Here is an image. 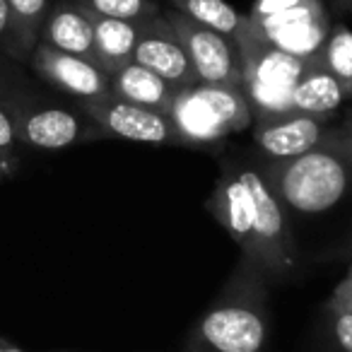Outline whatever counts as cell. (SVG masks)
I'll return each mask as SVG.
<instances>
[{
	"instance_id": "26",
	"label": "cell",
	"mask_w": 352,
	"mask_h": 352,
	"mask_svg": "<svg viewBox=\"0 0 352 352\" xmlns=\"http://www.w3.org/2000/svg\"><path fill=\"white\" fill-rule=\"evenodd\" d=\"M15 171H17V155L0 147V182L8 179V176H12Z\"/></svg>"
},
{
	"instance_id": "24",
	"label": "cell",
	"mask_w": 352,
	"mask_h": 352,
	"mask_svg": "<svg viewBox=\"0 0 352 352\" xmlns=\"http://www.w3.org/2000/svg\"><path fill=\"white\" fill-rule=\"evenodd\" d=\"M17 133H15V113L10 107H0V147L15 152Z\"/></svg>"
},
{
	"instance_id": "28",
	"label": "cell",
	"mask_w": 352,
	"mask_h": 352,
	"mask_svg": "<svg viewBox=\"0 0 352 352\" xmlns=\"http://www.w3.org/2000/svg\"><path fill=\"white\" fill-rule=\"evenodd\" d=\"M333 3H336L340 10H347V12L352 10V0H333Z\"/></svg>"
},
{
	"instance_id": "2",
	"label": "cell",
	"mask_w": 352,
	"mask_h": 352,
	"mask_svg": "<svg viewBox=\"0 0 352 352\" xmlns=\"http://www.w3.org/2000/svg\"><path fill=\"white\" fill-rule=\"evenodd\" d=\"M268 278L241 256L220 297L188 333L186 352H261L268 338Z\"/></svg>"
},
{
	"instance_id": "21",
	"label": "cell",
	"mask_w": 352,
	"mask_h": 352,
	"mask_svg": "<svg viewBox=\"0 0 352 352\" xmlns=\"http://www.w3.org/2000/svg\"><path fill=\"white\" fill-rule=\"evenodd\" d=\"M321 145L338 152V155H342L347 162H352V116H347L345 121H342V126L333 128V131H326Z\"/></svg>"
},
{
	"instance_id": "27",
	"label": "cell",
	"mask_w": 352,
	"mask_h": 352,
	"mask_svg": "<svg viewBox=\"0 0 352 352\" xmlns=\"http://www.w3.org/2000/svg\"><path fill=\"white\" fill-rule=\"evenodd\" d=\"M0 352H25L20 350L17 345H12V342H8L6 338H0Z\"/></svg>"
},
{
	"instance_id": "13",
	"label": "cell",
	"mask_w": 352,
	"mask_h": 352,
	"mask_svg": "<svg viewBox=\"0 0 352 352\" xmlns=\"http://www.w3.org/2000/svg\"><path fill=\"white\" fill-rule=\"evenodd\" d=\"M39 44H46L60 54L80 56L94 60V27L87 10L75 6L73 0H60L41 30Z\"/></svg>"
},
{
	"instance_id": "12",
	"label": "cell",
	"mask_w": 352,
	"mask_h": 352,
	"mask_svg": "<svg viewBox=\"0 0 352 352\" xmlns=\"http://www.w3.org/2000/svg\"><path fill=\"white\" fill-rule=\"evenodd\" d=\"M323 121L326 118L304 116V113L261 121L254 126V140L268 155V160H289L321 145L326 135Z\"/></svg>"
},
{
	"instance_id": "5",
	"label": "cell",
	"mask_w": 352,
	"mask_h": 352,
	"mask_svg": "<svg viewBox=\"0 0 352 352\" xmlns=\"http://www.w3.org/2000/svg\"><path fill=\"white\" fill-rule=\"evenodd\" d=\"M241 60V89L254 113V121H273L289 116L294 87L302 80L309 60L294 58L246 34L241 27L236 36Z\"/></svg>"
},
{
	"instance_id": "20",
	"label": "cell",
	"mask_w": 352,
	"mask_h": 352,
	"mask_svg": "<svg viewBox=\"0 0 352 352\" xmlns=\"http://www.w3.org/2000/svg\"><path fill=\"white\" fill-rule=\"evenodd\" d=\"M73 3L87 10L89 15L133 22L140 27L162 15L160 0H73Z\"/></svg>"
},
{
	"instance_id": "1",
	"label": "cell",
	"mask_w": 352,
	"mask_h": 352,
	"mask_svg": "<svg viewBox=\"0 0 352 352\" xmlns=\"http://www.w3.org/2000/svg\"><path fill=\"white\" fill-rule=\"evenodd\" d=\"M212 217L236 241L268 280H285L297 265V246L289 230L287 210L275 198L263 174L251 166L227 169L215 184L210 201Z\"/></svg>"
},
{
	"instance_id": "17",
	"label": "cell",
	"mask_w": 352,
	"mask_h": 352,
	"mask_svg": "<svg viewBox=\"0 0 352 352\" xmlns=\"http://www.w3.org/2000/svg\"><path fill=\"white\" fill-rule=\"evenodd\" d=\"M12 39L8 54L12 58H30L41 39V30L49 17V0H8Z\"/></svg>"
},
{
	"instance_id": "16",
	"label": "cell",
	"mask_w": 352,
	"mask_h": 352,
	"mask_svg": "<svg viewBox=\"0 0 352 352\" xmlns=\"http://www.w3.org/2000/svg\"><path fill=\"white\" fill-rule=\"evenodd\" d=\"M89 17H92L94 27V63L107 70L109 75L131 63L138 36H140V25L97 15Z\"/></svg>"
},
{
	"instance_id": "29",
	"label": "cell",
	"mask_w": 352,
	"mask_h": 352,
	"mask_svg": "<svg viewBox=\"0 0 352 352\" xmlns=\"http://www.w3.org/2000/svg\"><path fill=\"white\" fill-rule=\"evenodd\" d=\"M0 107H8V104H6V89H3V85H0Z\"/></svg>"
},
{
	"instance_id": "18",
	"label": "cell",
	"mask_w": 352,
	"mask_h": 352,
	"mask_svg": "<svg viewBox=\"0 0 352 352\" xmlns=\"http://www.w3.org/2000/svg\"><path fill=\"white\" fill-rule=\"evenodd\" d=\"M171 10L182 12L184 17L217 32V34L234 39L244 27V15L234 10L225 0H166Z\"/></svg>"
},
{
	"instance_id": "3",
	"label": "cell",
	"mask_w": 352,
	"mask_h": 352,
	"mask_svg": "<svg viewBox=\"0 0 352 352\" xmlns=\"http://www.w3.org/2000/svg\"><path fill=\"white\" fill-rule=\"evenodd\" d=\"M285 210L316 215L345 198L352 184V162L318 145L289 160H270L261 169Z\"/></svg>"
},
{
	"instance_id": "11",
	"label": "cell",
	"mask_w": 352,
	"mask_h": 352,
	"mask_svg": "<svg viewBox=\"0 0 352 352\" xmlns=\"http://www.w3.org/2000/svg\"><path fill=\"white\" fill-rule=\"evenodd\" d=\"M133 63L152 70L176 89L198 82L191 60H188L182 41L171 32L164 15L140 27V36H138L135 51H133Z\"/></svg>"
},
{
	"instance_id": "10",
	"label": "cell",
	"mask_w": 352,
	"mask_h": 352,
	"mask_svg": "<svg viewBox=\"0 0 352 352\" xmlns=\"http://www.w3.org/2000/svg\"><path fill=\"white\" fill-rule=\"evenodd\" d=\"M15 113L17 142L36 150H63L80 140L92 138L94 123L89 126L82 116L60 107H27L12 109Z\"/></svg>"
},
{
	"instance_id": "9",
	"label": "cell",
	"mask_w": 352,
	"mask_h": 352,
	"mask_svg": "<svg viewBox=\"0 0 352 352\" xmlns=\"http://www.w3.org/2000/svg\"><path fill=\"white\" fill-rule=\"evenodd\" d=\"M32 68L39 78L58 87L60 92L73 94L82 104L102 102L111 97V78L94 60L80 56L60 54L46 44H36L32 51Z\"/></svg>"
},
{
	"instance_id": "8",
	"label": "cell",
	"mask_w": 352,
	"mask_h": 352,
	"mask_svg": "<svg viewBox=\"0 0 352 352\" xmlns=\"http://www.w3.org/2000/svg\"><path fill=\"white\" fill-rule=\"evenodd\" d=\"M82 111L102 135H113L135 142L182 145L164 111L138 107V104L123 102L116 97L102 99V102H87L82 104Z\"/></svg>"
},
{
	"instance_id": "4",
	"label": "cell",
	"mask_w": 352,
	"mask_h": 352,
	"mask_svg": "<svg viewBox=\"0 0 352 352\" xmlns=\"http://www.w3.org/2000/svg\"><path fill=\"white\" fill-rule=\"evenodd\" d=\"M166 116L182 145H212L254 123L244 89L206 82L176 89Z\"/></svg>"
},
{
	"instance_id": "25",
	"label": "cell",
	"mask_w": 352,
	"mask_h": 352,
	"mask_svg": "<svg viewBox=\"0 0 352 352\" xmlns=\"http://www.w3.org/2000/svg\"><path fill=\"white\" fill-rule=\"evenodd\" d=\"M10 39H12L10 10H8V0H0V49L10 51Z\"/></svg>"
},
{
	"instance_id": "23",
	"label": "cell",
	"mask_w": 352,
	"mask_h": 352,
	"mask_svg": "<svg viewBox=\"0 0 352 352\" xmlns=\"http://www.w3.org/2000/svg\"><path fill=\"white\" fill-rule=\"evenodd\" d=\"M328 311H350L352 314V263L350 270L345 273V278L338 283V287L333 289L331 299H328Z\"/></svg>"
},
{
	"instance_id": "19",
	"label": "cell",
	"mask_w": 352,
	"mask_h": 352,
	"mask_svg": "<svg viewBox=\"0 0 352 352\" xmlns=\"http://www.w3.org/2000/svg\"><path fill=\"white\" fill-rule=\"evenodd\" d=\"M316 58L340 82L347 97H352V32L345 25H331L328 39Z\"/></svg>"
},
{
	"instance_id": "6",
	"label": "cell",
	"mask_w": 352,
	"mask_h": 352,
	"mask_svg": "<svg viewBox=\"0 0 352 352\" xmlns=\"http://www.w3.org/2000/svg\"><path fill=\"white\" fill-rule=\"evenodd\" d=\"M244 32L283 54L311 60L326 44L331 17L321 0H256L244 15Z\"/></svg>"
},
{
	"instance_id": "14",
	"label": "cell",
	"mask_w": 352,
	"mask_h": 352,
	"mask_svg": "<svg viewBox=\"0 0 352 352\" xmlns=\"http://www.w3.org/2000/svg\"><path fill=\"white\" fill-rule=\"evenodd\" d=\"M109 78H111V97L145 109H155V111L166 113L176 94V87H171L166 80H162L160 75L133 63V60L123 68L113 70Z\"/></svg>"
},
{
	"instance_id": "7",
	"label": "cell",
	"mask_w": 352,
	"mask_h": 352,
	"mask_svg": "<svg viewBox=\"0 0 352 352\" xmlns=\"http://www.w3.org/2000/svg\"><path fill=\"white\" fill-rule=\"evenodd\" d=\"M162 15L182 41L198 82L241 87V60L234 39H227L176 10H162Z\"/></svg>"
},
{
	"instance_id": "15",
	"label": "cell",
	"mask_w": 352,
	"mask_h": 352,
	"mask_svg": "<svg viewBox=\"0 0 352 352\" xmlns=\"http://www.w3.org/2000/svg\"><path fill=\"white\" fill-rule=\"evenodd\" d=\"M342 99H347V94L340 87V82L323 68L321 60L311 58L307 63V70H304L299 85L294 87L292 111L304 113V116L326 118L340 107Z\"/></svg>"
},
{
	"instance_id": "22",
	"label": "cell",
	"mask_w": 352,
	"mask_h": 352,
	"mask_svg": "<svg viewBox=\"0 0 352 352\" xmlns=\"http://www.w3.org/2000/svg\"><path fill=\"white\" fill-rule=\"evenodd\" d=\"M331 314V333L342 352H352V314L350 311H328Z\"/></svg>"
}]
</instances>
